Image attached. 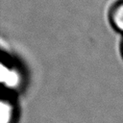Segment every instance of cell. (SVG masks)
Returning a JSON list of instances; mask_svg holds the SVG:
<instances>
[{"instance_id":"6da1fadb","label":"cell","mask_w":123,"mask_h":123,"mask_svg":"<svg viewBox=\"0 0 123 123\" xmlns=\"http://www.w3.org/2000/svg\"><path fill=\"white\" fill-rule=\"evenodd\" d=\"M109 21L115 31L123 34V0H116L111 6Z\"/></svg>"},{"instance_id":"7a4b0ae2","label":"cell","mask_w":123,"mask_h":123,"mask_svg":"<svg viewBox=\"0 0 123 123\" xmlns=\"http://www.w3.org/2000/svg\"><path fill=\"white\" fill-rule=\"evenodd\" d=\"M1 107V123H12L14 118V106L11 101L2 99Z\"/></svg>"},{"instance_id":"3957f363","label":"cell","mask_w":123,"mask_h":123,"mask_svg":"<svg viewBox=\"0 0 123 123\" xmlns=\"http://www.w3.org/2000/svg\"><path fill=\"white\" fill-rule=\"evenodd\" d=\"M120 49H121V54H122V57H123V39H122V42H121V46H120Z\"/></svg>"}]
</instances>
